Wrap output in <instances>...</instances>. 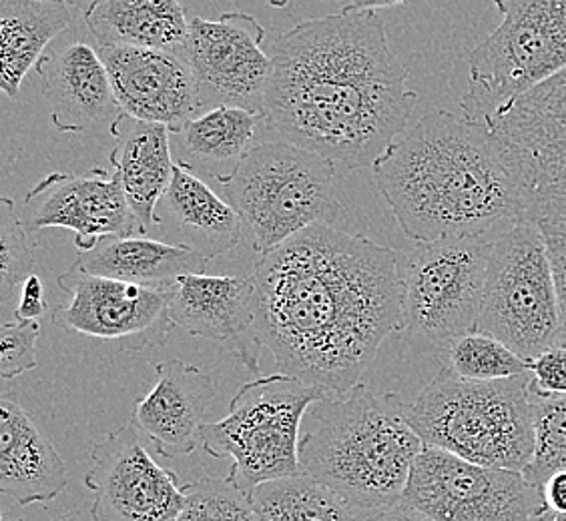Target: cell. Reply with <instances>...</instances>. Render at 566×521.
I'll use <instances>...</instances> for the list:
<instances>
[{
	"instance_id": "1",
	"label": "cell",
	"mask_w": 566,
	"mask_h": 521,
	"mask_svg": "<svg viewBox=\"0 0 566 521\" xmlns=\"http://www.w3.org/2000/svg\"><path fill=\"white\" fill-rule=\"evenodd\" d=\"M258 339L275 370L327 393L358 385L403 331L400 253L348 227L312 225L258 255Z\"/></svg>"
},
{
	"instance_id": "2",
	"label": "cell",
	"mask_w": 566,
	"mask_h": 521,
	"mask_svg": "<svg viewBox=\"0 0 566 521\" xmlns=\"http://www.w3.org/2000/svg\"><path fill=\"white\" fill-rule=\"evenodd\" d=\"M263 129L346 169H371L400 139L418 93L376 11L339 12L275 39Z\"/></svg>"
},
{
	"instance_id": "3",
	"label": "cell",
	"mask_w": 566,
	"mask_h": 521,
	"mask_svg": "<svg viewBox=\"0 0 566 521\" xmlns=\"http://www.w3.org/2000/svg\"><path fill=\"white\" fill-rule=\"evenodd\" d=\"M406 237H484L531 221L528 199L489 125L432 110L371 167ZM534 223V221H533Z\"/></svg>"
},
{
	"instance_id": "4",
	"label": "cell",
	"mask_w": 566,
	"mask_h": 521,
	"mask_svg": "<svg viewBox=\"0 0 566 521\" xmlns=\"http://www.w3.org/2000/svg\"><path fill=\"white\" fill-rule=\"evenodd\" d=\"M422 449L402 397L376 395L361 381L312 403L302 422L304 474L336 491L359 520L403 500Z\"/></svg>"
},
{
	"instance_id": "5",
	"label": "cell",
	"mask_w": 566,
	"mask_h": 521,
	"mask_svg": "<svg viewBox=\"0 0 566 521\" xmlns=\"http://www.w3.org/2000/svg\"><path fill=\"white\" fill-rule=\"evenodd\" d=\"M424 446L496 469L524 471L536 447L528 371L494 381L464 380L442 368L408 405Z\"/></svg>"
},
{
	"instance_id": "6",
	"label": "cell",
	"mask_w": 566,
	"mask_h": 521,
	"mask_svg": "<svg viewBox=\"0 0 566 521\" xmlns=\"http://www.w3.org/2000/svg\"><path fill=\"white\" fill-rule=\"evenodd\" d=\"M338 164L285 139L253 145L219 185L251 233L258 255L312 225L346 227L338 199Z\"/></svg>"
},
{
	"instance_id": "7",
	"label": "cell",
	"mask_w": 566,
	"mask_h": 521,
	"mask_svg": "<svg viewBox=\"0 0 566 521\" xmlns=\"http://www.w3.org/2000/svg\"><path fill=\"white\" fill-rule=\"evenodd\" d=\"M327 391L275 371L241 385L228 415L203 425L201 446L216 459H229V478L243 488L304 474L300 437L305 412Z\"/></svg>"
},
{
	"instance_id": "8",
	"label": "cell",
	"mask_w": 566,
	"mask_h": 521,
	"mask_svg": "<svg viewBox=\"0 0 566 521\" xmlns=\"http://www.w3.org/2000/svg\"><path fill=\"white\" fill-rule=\"evenodd\" d=\"M501 22L469 55L462 115L489 125L566 68V0H494Z\"/></svg>"
},
{
	"instance_id": "9",
	"label": "cell",
	"mask_w": 566,
	"mask_h": 521,
	"mask_svg": "<svg viewBox=\"0 0 566 521\" xmlns=\"http://www.w3.org/2000/svg\"><path fill=\"white\" fill-rule=\"evenodd\" d=\"M476 329L528 361L560 345L555 273L538 223H516L492 241Z\"/></svg>"
},
{
	"instance_id": "10",
	"label": "cell",
	"mask_w": 566,
	"mask_h": 521,
	"mask_svg": "<svg viewBox=\"0 0 566 521\" xmlns=\"http://www.w3.org/2000/svg\"><path fill=\"white\" fill-rule=\"evenodd\" d=\"M492 241L484 237L416 243L403 255V331L442 353L476 329Z\"/></svg>"
},
{
	"instance_id": "11",
	"label": "cell",
	"mask_w": 566,
	"mask_h": 521,
	"mask_svg": "<svg viewBox=\"0 0 566 521\" xmlns=\"http://www.w3.org/2000/svg\"><path fill=\"white\" fill-rule=\"evenodd\" d=\"M521 179L531 221L566 228V68L489 123Z\"/></svg>"
},
{
	"instance_id": "12",
	"label": "cell",
	"mask_w": 566,
	"mask_h": 521,
	"mask_svg": "<svg viewBox=\"0 0 566 521\" xmlns=\"http://www.w3.org/2000/svg\"><path fill=\"white\" fill-rule=\"evenodd\" d=\"M403 500L432 521H533L541 491L523 471L496 469L424 446Z\"/></svg>"
},
{
	"instance_id": "13",
	"label": "cell",
	"mask_w": 566,
	"mask_h": 521,
	"mask_svg": "<svg viewBox=\"0 0 566 521\" xmlns=\"http://www.w3.org/2000/svg\"><path fill=\"white\" fill-rule=\"evenodd\" d=\"M155 447L127 422L91 449L85 486L95 521H175L186 491L174 471L155 461Z\"/></svg>"
},
{
	"instance_id": "14",
	"label": "cell",
	"mask_w": 566,
	"mask_h": 521,
	"mask_svg": "<svg viewBox=\"0 0 566 521\" xmlns=\"http://www.w3.org/2000/svg\"><path fill=\"white\" fill-rule=\"evenodd\" d=\"M263 41L265 29L250 12L191 19L184 56L199 85L201 113L219 105L263 113L273 68Z\"/></svg>"
},
{
	"instance_id": "15",
	"label": "cell",
	"mask_w": 566,
	"mask_h": 521,
	"mask_svg": "<svg viewBox=\"0 0 566 521\" xmlns=\"http://www.w3.org/2000/svg\"><path fill=\"white\" fill-rule=\"evenodd\" d=\"M19 215L29 233L71 228L78 251L93 249L109 235H145L115 169L46 174L27 193Z\"/></svg>"
},
{
	"instance_id": "16",
	"label": "cell",
	"mask_w": 566,
	"mask_h": 521,
	"mask_svg": "<svg viewBox=\"0 0 566 521\" xmlns=\"http://www.w3.org/2000/svg\"><path fill=\"white\" fill-rule=\"evenodd\" d=\"M56 285L69 299L53 309V323L66 331L127 339L171 323L167 316L169 289L95 275L76 260L56 277Z\"/></svg>"
},
{
	"instance_id": "17",
	"label": "cell",
	"mask_w": 566,
	"mask_h": 521,
	"mask_svg": "<svg viewBox=\"0 0 566 521\" xmlns=\"http://www.w3.org/2000/svg\"><path fill=\"white\" fill-rule=\"evenodd\" d=\"M97 49L120 113L171 132L201 113L199 85L184 53L125 44Z\"/></svg>"
},
{
	"instance_id": "18",
	"label": "cell",
	"mask_w": 566,
	"mask_h": 521,
	"mask_svg": "<svg viewBox=\"0 0 566 521\" xmlns=\"http://www.w3.org/2000/svg\"><path fill=\"white\" fill-rule=\"evenodd\" d=\"M167 316L189 336L228 343L250 371L260 368L258 287L251 277L187 273L169 287Z\"/></svg>"
},
{
	"instance_id": "19",
	"label": "cell",
	"mask_w": 566,
	"mask_h": 521,
	"mask_svg": "<svg viewBox=\"0 0 566 521\" xmlns=\"http://www.w3.org/2000/svg\"><path fill=\"white\" fill-rule=\"evenodd\" d=\"M218 391L211 375L181 359L157 365V381L133 403L132 422L155 454L167 459L191 456L201 446L206 412Z\"/></svg>"
},
{
	"instance_id": "20",
	"label": "cell",
	"mask_w": 566,
	"mask_h": 521,
	"mask_svg": "<svg viewBox=\"0 0 566 521\" xmlns=\"http://www.w3.org/2000/svg\"><path fill=\"white\" fill-rule=\"evenodd\" d=\"M51 120L63 132L113 125L120 109L111 85L109 71L97 46L87 41L61 43L46 51L36 65Z\"/></svg>"
},
{
	"instance_id": "21",
	"label": "cell",
	"mask_w": 566,
	"mask_h": 521,
	"mask_svg": "<svg viewBox=\"0 0 566 521\" xmlns=\"http://www.w3.org/2000/svg\"><path fill=\"white\" fill-rule=\"evenodd\" d=\"M243 225L228 199H221L189 164L175 161L174 179L157 205L164 241L218 259L240 243Z\"/></svg>"
},
{
	"instance_id": "22",
	"label": "cell",
	"mask_w": 566,
	"mask_h": 521,
	"mask_svg": "<svg viewBox=\"0 0 566 521\" xmlns=\"http://www.w3.org/2000/svg\"><path fill=\"white\" fill-rule=\"evenodd\" d=\"M69 483L65 459L11 395L0 400V491L19 506L53 501Z\"/></svg>"
},
{
	"instance_id": "23",
	"label": "cell",
	"mask_w": 566,
	"mask_h": 521,
	"mask_svg": "<svg viewBox=\"0 0 566 521\" xmlns=\"http://www.w3.org/2000/svg\"><path fill=\"white\" fill-rule=\"evenodd\" d=\"M109 130L115 139L111 163L119 173L135 217L147 233L157 227V205L174 179L171 129L120 113Z\"/></svg>"
},
{
	"instance_id": "24",
	"label": "cell",
	"mask_w": 566,
	"mask_h": 521,
	"mask_svg": "<svg viewBox=\"0 0 566 521\" xmlns=\"http://www.w3.org/2000/svg\"><path fill=\"white\" fill-rule=\"evenodd\" d=\"M208 260L196 251L142 233L103 237L93 249L76 255V263L95 275L161 289L187 273H206Z\"/></svg>"
},
{
	"instance_id": "25",
	"label": "cell",
	"mask_w": 566,
	"mask_h": 521,
	"mask_svg": "<svg viewBox=\"0 0 566 521\" xmlns=\"http://www.w3.org/2000/svg\"><path fill=\"white\" fill-rule=\"evenodd\" d=\"M66 0H0V88L11 100L56 36L71 24Z\"/></svg>"
},
{
	"instance_id": "26",
	"label": "cell",
	"mask_w": 566,
	"mask_h": 521,
	"mask_svg": "<svg viewBox=\"0 0 566 521\" xmlns=\"http://www.w3.org/2000/svg\"><path fill=\"white\" fill-rule=\"evenodd\" d=\"M95 46H143L184 53L191 21L179 0H101L83 14Z\"/></svg>"
},
{
	"instance_id": "27",
	"label": "cell",
	"mask_w": 566,
	"mask_h": 521,
	"mask_svg": "<svg viewBox=\"0 0 566 521\" xmlns=\"http://www.w3.org/2000/svg\"><path fill=\"white\" fill-rule=\"evenodd\" d=\"M263 113L219 105L203 110L174 135H179L184 157L177 161L189 164L193 171H203L221 183L235 171L250 151L258 130L263 127Z\"/></svg>"
},
{
	"instance_id": "28",
	"label": "cell",
	"mask_w": 566,
	"mask_h": 521,
	"mask_svg": "<svg viewBox=\"0 0 566 521\" xmlns=\"http://www.w3.org/2000/svg\"><path fill=\"white\" fill-rule=\"evenodd\" d=\"M250 496L260 521H361L336 491L307 474L263 481Z\"/></svg>"
},
{
	"instance_id": "29",
	"label": "cell",
	"mask_w": 566,
	"mask_h": 521,
	"mask_svg": "<svg viewBox=\"0 0 566 521\" xmlns=\"http://www.w3.org/2000/svg\"><path fill=\"white\" fill-rule=\"evenodd\" d=\"M440 359L442 368L464 380H506L528 371V359L521 358L504 341L479 329L454 339L440 353Z\"/></svg>"
},
{
	"instance_id": "30",
	"label": "cell",
	"mask_w": 566,
	"mask_h": 521,
	"mask_svg": "<svg viewBox=\"0 0 566 521\" xmlns=\"http://www.w3.org/2000/svg\"><path fill=\"white\" fill-rule=\"evenodd\" d=\"M34 269V243L14 201L0 199V309L2 323L14 319L21 285Z\"/></svg>"
},
{
	"instance_id": "31",
	"label": "cell",
	"mask_w": 566,
	"mask_h": 521,
	"mask_svg": "<svg viewBox=\"0 0 566 521\" xmlns=\"http://www.w3.org/2000/svg\"><path fill=\"white\" fill-rule=\"evenodd\" d=\"M186 508L175 521H260L250 491L229 478H201L184 486Z\"/></svg>"
},
{
	"instance_id": "32",
	"label": "cell",
	"mask_w": 566,
	"mask_h": 521,
	"mask_svg": "<svg viewBox=\"0 0 566 521\" xmlns=\"http://www.w3.org/2000/svg\"><path fill=\"white\" fill-rule=\"evenodd\" d=\"M534 432L536 447L533 461L523 474L541 491L551 474L566 469V397H534Z\"/></svg>"
},
{
	"instance_id": "33",
	"label": "cell",
	"mask_w": 566,
	"mask_h": 521,
	"mask_svg": "<svg viewBox=\"0 0 566 521\" xmlns=\"http://www.w3.org/2000/svg\"><path fill=\"white\" fill-rule=\"evenodd\" d=\"M41 336L39 321H17L0 327V373L14 380L36 368V341Z\"/></svg>"
},
{
	"instance_id": "34",
	"label": "cell",
	"mask_w": 566,
	"mask_h": 521,
	"mask_svg": "<svg viewBox=\"0 0 566 521\" xmlns=\"http://www.w3.org/2000/svg\"><path fill=\"white\" fill-rule=\"evenodd\" d=\"M528 378L536 400L566 397V345H553L531 359Z\"/></svg>"
},
{
	"instance_id": "35",
	"label": "cell",
	"mask_w": 566,
	"mask_h": 521,
	"mask_svg": "<svg viewBox=\"0 0 566 521\" xmlns=\"http://www.w3.org/2000/svg\"><path fill=\"white\" fill-rule=\"evenodd\" d=\"M541 231L545 235L548 257L555 273L558 316H560V345H566V228L541 227Z\"/></svg>"
},
{
	"instance_id": "36",
	"label": "cell",
	"mask_w": 566,
	"mask_h": 521,
	"mask_svg": "<svg viewBox=\"0 0 566 521\" xmlns=\"http://www.w3.org/2000/svg\"><path fill=\"white\" fill-rule=\"evenodd\" d=\"M46 309H49V305L44 297L43 279L33 273L21 285L19 301L14 307V319L17 321H36L46 313Z\"/></svg>"
},
{
	"instance_id": "37",
	"label": "cell",
	"mask_w": 566,
	"mask_h": 521,
	"mask_svg": "<svg viewBox=\"0 0 566 521\" xmlns=\"http://www.w3.org/2000/svg\"><path fill=\"white\" fill-rule=\"evenodd\" d=\"M541 498H543V506L538 513L566 515V469H558L545 479V483L541 486Z\"/></svg>"
},
{
	"instance_id": "38",
	"label": "cell",
	"mask_w": 566,
	"mask_h": 521,
	"mask_svg": "<svg viewBox=\"0 0 566 521\" xmlns=\"http://www.w3.org/2000/svg\"><path fill=\"white\" fill-rule=\"evenodd\" d=\"M361 521H432L428 515H424L422 511L416 510L412 503L402 500L398 503H394L386 510L376 511L368 518H364Z\"/></svg>"
},
{
	"instance_id": "39",
	"label": "cell",
	"mask_w": 566,
	"mask_h": 521,
	"mask_svg": "<svg viewBox=\"0 0 566 521\" xmlns=\"http://www.w3.org/2000/svg\"><path fill=\"white\" fill-rule=\"evenodd\" d=\"M403 2L408 0H344L342 12L380 11V9L398 7Z\"/></svg>"
},
{
	"instance_id": "40",
	"label": "cell",
	"mask_w": 566,
	"mask_h": 521,
	"mask_svg": "<svg viewBox=\"0 0 566 521\" xmlns=\"http://www.w3.org/2000/svg\"><path fill=\"white\" fill-rule=\"evenodd\" d=\"M66 2H69L73 9L81 12V14H87L101 0H66Z\"/></svg>"
},
{
	"instance_id": "41",
	"label": "cell",
	"mask_w": 566,
	"mask_h": 521,
	"mask_svg": "<svg viewBox=\"0 0 566 521\" xmlns=\"http://www.w3.org/2000/svg\"><path fill=\"white\" fill-rule=\"evenodd\" d=\"M273 9H283L285 4H290V0H268ZM324 2H344V0H324Z\"/></svg>"
},
{
	"instance_id": "42",
	"label": "cell",
	"mask_w": 566,
	"mask_h": 521,
	"mask_svg": "<svg viewBox=\"0 0 566 521\" xmlns=\"http://www.w3.org/2000/svg\"><path fill=\"white\" fill-rule=\"evenodd\" d=\"M536 521H566V515H548V513H538Z\"/></svg>"
},
{
	"instance_id": "43",
	"label": "cell",
	"mask_w": 566,
	"mask_h": 521,
	"mask_svg": "<svg viewBox=\"0 0 566 521\" xmlns=\"http://www.w3.org/2000/svg\"><path fill=\"white\" fill-rule=\"evenodd\" d=\"M19 521H24V520H19Z\"/></svg>"
}]
</instances>
